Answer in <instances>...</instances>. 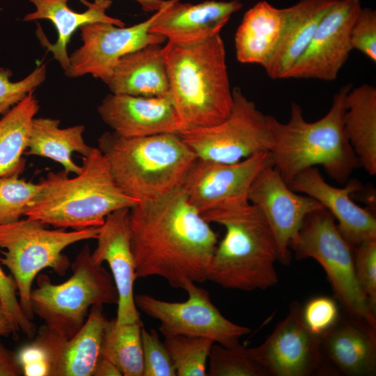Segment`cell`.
Wrapping results in <instances>:
<instances>
[{
  "mask_svg": "<svg viewBox=\"0 0 376 376\" xmlns=\"http://www.w3.org/2000/svg\"><path fill=\"white\" fill-rule=\"evenodd\" d=\"M336 1L300 0L285 8V22L281 39L264 67L270 78H286L308 47L322 18Z\"/></svg>",
  "mask_w": 376,
  "mask_h": 376,
  "instance_id": "24",
  "label": "cell"
},
{
  "mask_svg": "<svg viewBox=\"0 0 376 376\" xmlns=\"http://www.w3.org/2000/svg\"><path fill=\"white\" fill-rule=\"evenodd\" d=\"M31 92L0 118V178L19 175L25 166L31 128L40 105Z\"/></svg>",
  "mask_w": 376,
  "mask_h": 376,
  "instance_id": "29",
  "label": "cell"
},
{
  "mask_svg": "<svg viewBox=\"0 0 376 376\" xmlns=\"http://www.w3.org/2000/svg\"><path fill=\"white\" fill-rule=\"evenodd\" d=\"M45 183L36 184L18 175L0 178V225L17 221L26 216L39 197Z\"/></svg>",
  "mask_w": 376,
  "mask_h": 376,
  "instance_id": "32",
  "label": "cell"
},
{
  "mask_svg": "<svg viewBox=\"0 0 376 376\" xmlns=\"http://www.w3.org/2000/svg\"><path fill=\"white\" fill-rule=\"evenodd\" d=\"M343 125L360 166L376 174V88L369 84L351 88L345 97Z\"/></svg>",
  "mask_w": 376,
  "mask_h": 376,
  "instance_id": "27",
  "label": "cell"
},
{
  "mask_svg": "<svg viewBox=\"0 0 376 376\" xmlns=\"http://www.w3.org/2000/svg\"><path fill=\"white\" fill-rule=\"evenodd\" d=\"M143 376H175V366L164 341L155 329L142 324Z\"/></svg>",
  "mask_w": 376,
  "mask_h": 376,
  "instance_id": "35",
  "label": "cell"
},
{
  "mask_svg": "<svg viewBox=\"0 0 376 376\" xmlns=\"http://www.w3.org/2000/svg\"><path fill=\"white\" fill-rule=\"evenodd\" d=\"M130 209H119L107 216L100 226L96 248L91 251L95 263L106 262L111 269L118 293L115 319L118 323L140 321L134 294L137 278L131 246Z\"/></svg>",
  "mask_w": 376,
  "mask_h": 376,
  "instance_id": "18",
  "label": "cell"
},
{
  "mask_svg": "<svg viewBox=\"0 0 376 376\" xmlns=\"http://www.w3.org/2000/svg\"><path fill=\"white\" fill-rule=\"evenodd\" d=\"M207 362L209 376H267L249 348L241 345L228 347L214 343Z\"/></svg>",
  "mask_w": 376,
  "mask_h": 376,
  "instance_id": "33",
  "label": "cell"
},
{
  "mask_svg": "<svg viewBox=\"0 0 376 376\" xmlns=\"http://www.w3.org/2000/svg\"><path fill=\"white\" fill-rule=\"evenodd\" d=\"M60 120L51 118H34L32 122L26 154L49 158L59 163L64 171L79 174L83 169L72 159L74 152L86 157L93 147L84 139L85 127L76 125L65 128Z\"/></svg>",
  "mask_w": 376,
  "mask_h": 376,
  "instance_id": "28",
  "label": "cell"
},
{
  "mask_svg": "<svg viewBox=\"0 0 376 376\" xmlns=\"http://www.w3.org/2000/svg\"><path fill=\"white\" fill-rule=\"evenodd\" d=\"M13 73L8 68H0V114L6 113L39 87L47 78V66L41 64L24 79L11 81Z\"/></svg>",
  "mask_w": 376,
  "mask_h": 376,
  "instance_id": "34",
  "label": "cell"
},
{
  "mask_svg": "<svg viewBox=\"0 0 376 376\" xmlns=\"http://www.w3.org/2000/svg\"><path fill=\"white\" fill-rule=\"evenodd\" d=\"M302 318L309 330L322 338L337 324L339 309L335 299L327 296L311 299L302 307Z\"/></svg>",
  "mask_w": 376,
  "mask_h": 376,
  "instance_id": "36",
  "label": "cell"
},
{
  "mask_svg": "<svg viewBox=\"0 0 376 376\" xmlns=\"http://www.w3.org/2000/svg\"><path fill=\"white\" fill-rule=\"evenodd\" d=\"M137 2L146 13H155L163 8L169 0H133Z\"/></svg>",
  "mask_w": 376,
  "mask_h": 376,
  "instance_id": "44",
  "label": "cell"
},
{
  "mask_svg": "<svg viewBox=\"0 0 376 376\" xmlns=\"http://www.w3.org/2000/svg\"><path fill=\"white\" fill-rule=\"evenodd\" d=\"M70 267L71 276L62 283H54L48 275L39 274L37 287L30 295L33 315L65 338H72L81 329L92 306L118 302L111 275L102 264L93 260L88 244Z\"/></svg>",
  "mask_w": 376,
  "mask_h": 376,
  "instance_id": "8",
  "label": "cell"
},
{
  "mask_svg": "<svg viewBox=\"0 0 376 376\" xmlns=\"http://www.w3.org/2000/svg\"><path fill=\"white\" fill-rule=\"evenodd\" d=\"M164 343L173 362L178 376H206L207 361L214 342L202 337H164Z\"/></svg>",
  "mask_w": 376,
  "mask_h": 376,
  "instance_id": "31",
  "label": "cell"
},
{
  "mask_svg": "<svg viewBox=\"0 0 376 376\" xmlns=\"http://www.w3.org/2000/svg\"><path fill=\"white\" fill-rule=\"evenodd\" d=\"M140 321L118 323L107 322L101 357L110 361L124 376H143V359Z\"/></svg>",
  "mask_w": 376,
  "mask_h": 376,
  "instance_id": "30",
  "label": "cell"
},
{
  "mask_svg": "<svg viewBox=\"0 0 376 376\" xmlns=\"http://www.w3.org/2000/svg\"><path fill=\"white\" fill-rule=\"evenodd\" d=\"M156 12L146 20L127 26L93 22L79 28L82 45L69 56L64 72L70 78L86 75L104 81L124 55L152 44L161 45L165 38L150 33Z\"/></svg>",
  "mask_w": 376,
  "mask_h": 376,
  "instance_id": "13",
  "label": "cell"
},
{
  "mask_svg": "<svg viewBox=\"0 0 376 376\" xmlns=\"http://www.w3.org/2000/svg\"><path fill=\"white\" fill-rule=\"evenodd\" d=\"M17 355L23 375L49 376L46 353L35 341L21 347Z\"/></svg>",
  "mask_w": 376,
  "mask_h": 376,
  "instance_id": "40",
  "label": "cell"
},
{
  "mask_svg": "<svg viewBox=\"0 0 376 376\" xmlns=\"http://www.w3.org/2000/svg\"><path fill=\"white\" fill-rule=\"evenodd\" d=\"M228 117L210 127L189 128L180 134L198 159L235 163L269 151L272 139L266 115L239 87L233 90Z\"/></svg>",
  "mask_w": 376,
  "mask_h": 376,
  "instance_id": "10",
  "label": "cell"
},
{
  "mask_svg": "<svg viewBox=\"0 0 376 376\" xmlns=\"http://www.w3.org/2000/svg\"><path fill=\"white\" fill-rule=\"evenodd\" d=\"M242 7L239 0H209L194 4L169 0L156 12L150 33L174 43L202 42L219 35L232 15Z\"/></svg>",
  "mask_w": 376,
  "mask_h": 376,
  "instance_id": "21",
  "label": "cell"
},
{
  "mask_svg": "<svg viewBox=\"0 0 376 376\" xmlns=\"http://www.w3.org/2000/svg\"><path fill=\"white\" fill-rule=\"evenodd\" d=\"M97 112L113 132L126 137L180 134L187 126L167 97L107 95Z\"/></svg>",
  "mask_w": 376,
  "mask_h": 376,
  "instance_id": "17",
  "label": "cell"
},
{
  "mask_svg": "<svg viewBox=\"0 0 376 376\" xmlns=\"http://www.w3.org/2000/svg\"><path fill=\"white\" fill-rule=\"evenodd\" d=\"M162 55L169 98L188 129L212 126L228 117L233 91L220 34L191 44L167 41Z\"/></svg>",
  "mask_w": 376,
  "mask_h": 376,
  "instance_id": "3",
  "label": "cell"
},
{
  "mask_svg": "<svg viewBox=\"0 0 376 376\" xmlns=\"http://www.w3.org/2000/svg\"><path fill=\"white\" fill-rule=\"evenodd\" d=\"M97 143L117 186L139 203L182 186L197 159L176 134L126 137L106 132Z\"/></svg>",
  "mask_w": 376,
  "mask_h": 376,
  "instance_id": "5",
  "label": "cell"
},
{
  "mask_svg": "<svg viewBox=\"0 0 376 376\" xmlns=\"http://www.w3.org/2000/svg\"><path fill=\"white\" fill-rule=\"evenodd\" d=\"M196 283L187 281L183 285L182 289L188 295L184 301H167L138 294L134 295L136 306L159 322V331L164 337H202L225 347L240 345V338L250 333V328L225 318L212 303L209 292Z\"/></svg>",
  "mask_w": 376,
  "mask_h": 376,
  "instance_id": "11",
  "label": "cell"
},
{
  "mask_svg": "<svg viewBox=\"0 0 376 376\" xmlns=\"http://www.w3.org/2000/svg\"><path fill=\"white\" fill-rule=\"evenodd\" d=\"M344 187L327 183L317 167L297 175L288 184L294 191L317 200L334 217L337 227L353 246L376 240V219L368 209L358 205L352 195L362 188L356 180H348Z\"/></svg>",
  "mask_w": 376,
  "mask_h": 376,
  "instance_id": "19",
  "label": "cell"
},
{
  "mask_svg": "<svg viewBox=\"0 0 376 376\" xmlns=\"http://www.w3.org/2000/svg\"><path fill=\"white\" fill-rule=\"evenodd\" d=\"M130 226L137 279L159 276L175 288L207 281L218 237L182 186L132 207Z\"/></svg>",
  "mask_w": 376,
  "mask_h": 376,
  "instance_id": "1",
  "label": "cell"
},
{
  "mask_svg": "<svg viewBox=\"0 0 376 376\" xmlns=\"http://www.w3.org/2000/svg\"><path fill=\"white\" fill-rule=\"evenodd\" d=\"M100 226L66 231L49 229L46 224L26 217L0 225V264L10 272L25 315L33 320L30 295L32 285L40 271L52 269L63 276L70 266L63 251L76 242L96 239Z\"/></svg>",
  "mask_w": 376,
  "mask_h": 376,
  "instance_id": "9",
  "label": "cell"
},
{
  "mask_svg": "<svg viewBox=\"0 0 376 376\" xmlns=\"http://www.w3.org/2000/svg\"><path fill=\"white\" fill-rule=\"evenodd\" d=\"M82 171L74 178L50 173L26 217L57 228L80 230L100 226L111 212L139 202L116 184L98 148L83 157Z\"/></svg>",
  "mask_w": 376,
  "mask_h": 376,
  "instance_id": "6",
  "label": "cell"
},
{
  "mask_svg": "<svg viewBox=\"0 0 376 376\" xmlns=\"http://www.w3.org/2000/svg\"><path fill=\"white\" fill-rule=\"evenodd\" d=\"M322 350L344 375L373 376L376 373V338L349 318H340L322 338Z\"/></svg>",
  "mask_w": 376,
  "mask_h": 376,
  "instance_id": "26",
  "label": "cell"
},
{
  "mask_svg": "<svg viewBox=\"0 0 376 376\" xmlns=\"http://www.w3.org/2000/svg\"><path fill=\"white\" fill-rule=\"evenodd\" d=\"M267 219L276 240L279 262L290 263V244L306 216L323 206L315 198L292 190L273 166L263 168L254 178L248 194Z\"/></svg>",
  "mask_w": 376,
  "mask_h": 376,
  "instance_id": "16",
  "label": "cell"
},
{
  "mask_svg": "<svg viewBox=\"0 0 376 376\" xmlns=\"http://www.w3.org/2000/svg\"><path fill=\"white\" fill-rule=\"evenodd\" d=\"M354 260L358 282L376 307V240L354 246Z\"/></svg>",
  "mask_w": 376,
  "mask_h": 376,
  "instance_id": "37",
  "label": "cell"
},
{
  "mask_svg": "<svg viewBox=\"0 0 376 376\" xmlns=\"http://www.w3.org/2000/svg\"><path fill=\"white\" fill-rule=\"evenodd\" d=\"M351 88L350 84L342 86L329 111L315 122L304 119L296 102L291 104L285 123L266 115L272 139L269 152L274 166L288 185L300 172L316 166H322L333 180L345 184L360 166L343 125L345 97Z\"/></svg>",
  "mask_w": 376,
  "mask_h": 376,
  "instance_id": "2",
  "label": "cell"
},
{
  "mask_svg": "<svg viewBox=\"0 0 376 376\" xmlns=\"http://www.w3.org/2000/svg\"><path fill=\"white\" fill-rule=\"evenodd\" d=\"M351 45L376 62V12L362 8L351 31Z\"/></svg>",
  "mask_w": 376,
  "mask_h": 376,
  "instance_id": "39",
  "label": "cell"
},
{
  "mask_svg": "<svg viewBox=\"0 0 376 376\" xmlns=\"http://www.w3.org/2000/svg\"><path fill=\"white\" fill-rule=\"evenodd\" d=\"M117 366L110 361L100 357L94 369L93 376H121Z\"/></svg>",
  "mask_w": 376,
  "mask_h": 376,
  "instance_id": "42",
  "label": "cell"
},
{
  "mask_svg": "<svg viewBox=\"0 0 376 376\" xmlns=\"http://www.w3.org/2000/svg\"><path fill=\"white\" fill-rule=\"evenodd\" d=\"M19 330L11 317L0 304V336L16 334Z\"/></svg>",
  "mask_w": 376,
  "mask_h": 376,
  "instance_id": "43",
  "label": "cell"
},
{
  "mask_svg": "<svg viewBox=\"0 0 376 376\" xmlns=\"http://www.w3.org/2000/svg\"><path fill=\"white\" fill-rule=\"evenodd\" d=\"M285 22V8L267 1H259L249 9L235 36L237 61L264 68L277 47Z\"/></svg>",
  "mask_w": 376,
  "mask_h": 376,
  "instance_id": "25",
  "label": "cell"
},
{
  "mask_svg": "<svg viewBox=\"0 0 376 376\" xmlns=\"http://www.w3.org/2000/svg\"><path fill=\"white\" fill-rule=\"evenodd\" d=\"M68 1L29 0L34 5L36 10L26 14L23 18L26 22L47 19L54 25L57 31V40L54 43L50 42L38 28L36 34L42 47L52 53L54 58L64 72L69 65L68 44L72 34L81 26L93 22H107L118 26H125L121 19L107 14V10L112 4L111 0H94L93 2L80 0L87 7V10L82 13L72 10L68 6Z\"/></svg>",
  "mask_w": 376,
  "mask_h": 376,
  "instance_id": "22",
  "label": "cell"
},
{
  "mask_svg": "<svg viewBox=\"0 0 376 376\" xmlns=\"http://www.w3.org/2000/svg\"><path fill=\"white\" fill-rule=\"evenodd\" d=\"M297 301L265 340L249 348L267 376H308L318 370L323 359L322 338L313 334L302 318Z\"/></svg>",
  "mask_w": 376,
  "mask_h": 376,
  "instance_id": "14",
  "label": "cell"
},
{
  "mask_svg": "<svg viewBox=\"0 0 376 376\" xmlns=\"http://www.w3.org/2000/svg\"><path fill=\"white\" fill-rule=\"evenodd\" d=\"M226 233L218 243L207 280L227 289L265 290L278 282L279 252L274 233L263 214L249 202L202 214Z\"/></svg>",
  "mask_w": 376,
  "mask_h": 376,
  "instance_id": "4",
  "label": "cell"
},
{
  "mask_svg": "<svg viewBox=\"0 0 376 376\" xmlns=\"http://www.w3.org/2000/svg\"><path fill=\"white\" fill-rule=\"evenodd\" d=\"M297 259L313 258L324 270L334 297L348 318L376 338L375 308L355 271L354 246L343 236L334 217L324 207L308 214L290 244Z\"/></svg>",
  "mask_w": 376,
  "mask_h": 376,
  "instance_id": "7",
  "label": "cell"
},
{
  "mask_svg": "<svg viewBox=\"0 0 376 376\" xmlns=\"http://www.w3.org/2000/svg\"><path fill=\"white\" fill-rule=\"evenodd\" d=\"M273 165L269 151L235 163L197 158L182 185L191 204L201 214L216 209L249 203L251 185L258 173Z\"/></svg>",
  "mask_w": 376,
  "mask_h": 376,
  "instance_id": "12",
  "label": "cell"
},
{
  "mask_svg": "<svg viewBox=\"0 0 376 376\" xmlns=\"http://www.w3.org/2000/svg\"><path fill=\"white\" fill-rule=\"evenodd\" d=\"M23 375L17 355L8 349L0 340V376Z\"/></svg>",
  "mask_w": 376,
  "mask_h": 376,
  "instance_id": "41",
  "label": "cell"
},
{
  "mask_svg": "<svg viewBox=\"0 0 376 376\" xmlns=\"http://www.w3.org/2000/svg\"><path fill=\"white\" fill-rule=\"evenodd\" d=\"M103 82L113 94L169 97L162 47L148 45L123 56Z\"/></svg>",
  "mask_w": 376,
  "mask_h": 376,
  "instance_id": "23",
  "label": "cell"
},
{
  "mask_svg": "<svg viewBox=\"0 0 376 376\" xmlns=\"http://www.w3.org/2000/svg\"><path fill=\"white\" fill-rule=\"evenodd\" d=\"M0 304H1V301H0Z\"/></svg>",
  "mask_w": 376,
  "mask_h": 376,
  "instance_id": "45",
  "label": "cell"
},
{
  "mask_svg": "<svg viewBox=\"0 0 376 376\" xmlns=\"http://www.w3.org/2000/svg\"><path fill=\"white\" fill-rule=\"evenodd\" d=\"M361 8L359 0H336L285 79L335 80L352 50L351 31Z\"/></svg>",
  "mask_w": 376,
  "mask_h": 376,
  "instance_id": "15",
  "label": "cell"
},
{
  "mask_svg": "<svg viewBox=\"0 0 376 376\" xmlns=\"http://www.w3.org/2000/svg\"><path fill=\"white\" fill-rule=\"evenodd\" d=\"M0 301L4 310L15 322L19 332L29 338H33L37 333V327L33 321L27 318L20 306L13 276L6 274L1 267Z\"/></svg>",
  "mask_w": 376,
  "mask_h": 376,
  "instance_id": "38",
  "label": "cell"
},
{
  "mask_svg": "<svg viewBox=\"0 0 376 376\" xmlns=\"http://www.w3.org/2000/svg\"><path fill=\"white\" fill-rule=\"evenodd\" d=\"M108 320L103 305L90 309L81 329L65 338L43 324L36 333L35 342L45 352L49 376H93L101 357L104 328Z\"/></svg>",
  "mask_w": 376,
  "mask_h": 376,
  "instance_id": "20",
  "label": "cell"
}]
</instances>
